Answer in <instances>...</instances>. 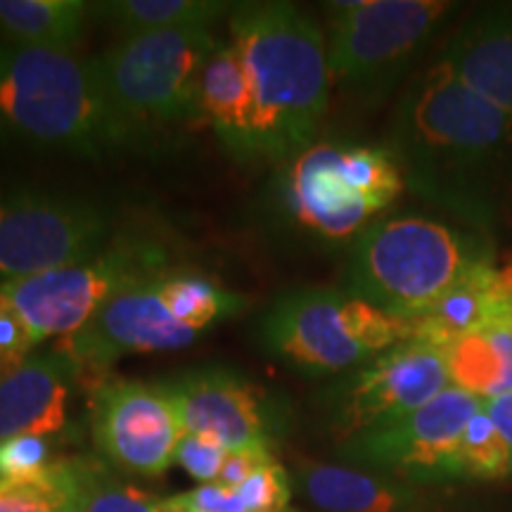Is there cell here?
I'll return each instance as SVG.
<instances>
[{"label": "cell", "instance_id": "obj_20", "mask_svg": "<svg viewBox=\"0 0 512 512\" xmlns=\"http://www.w3.org/2000/svg\"><path fill=\"white\" fill-rule=\"evenodd\" d=\"M200 114L233 157H259L254 95L245 64L233 43H223L204 64L200 81Z\"/></svg>", "mask_w": 512, "mask_h": 512}, {"label": "cell", "instance_id": "obj_11", "mask_svg": "<svg viewBox=\"0 0 512 512\" xmlns=\"http://www.w3.org/2000/svg\"><path fill=\"white\" fill-rule=\"evenodd\" d=\"M448 387L446 349L406 339L330 389V427L347 441L406 418Z\"/></svg>", "mask_w": 512, "mask_h": 512}, {"label": "cell", "instance_id": "obj_14", "mask_svg": "<svg viewBox=\"0 0 512 512\" xmlns=\"http://www.w3.org/2000/svg\"><path fill=\"white\" fill-rule=\"evenodd\" d=\"M166 273V271H164ZM126 287L72 337L57 339L76 368L105 370L133 354H162L195 342L197 332L178 323L162 294V275Z\"/></svg>", "mask_w": 512, "mask_h": 512}, {"label": "cell", "instance_id": "obj_33", "mask_svg": "<svg viewBox=\"0 0 512 512\" xmlns=\"http://www.w3.org/2000/svg\"><path fill=\"white\" fill-rule=\"evenodd\" d=\"M285 512H302V510H294V508H287Z\"/></svg>", "mask_w": 512, "mask_h": 512}, {"label": "cell", "instance_id": "obj_19", "mask_svg": "<svg viewBox=\"0 0 512 512\" xmlns=\"http://www.w3.org/2000/svg\"><path fill=\"white\" fill-rule=\"evenodd\" d=\"M512 320V266H479L441 302L413 320L411 339L448 349L453 342Z\"/></svg>", "mask_w": 512, "mask_h": 512}, {"label": "cell", "instance_id": "obj_2", "mask_svg": "<svg viewBox=\"0 0 512 512\" xmlns=\"http://www.w3.org/2000/svg\"><path fill=\"white\" fill-rule=\"evenodd\" d=\"M228 29L254 95L259 157H299L330 105L325 34L292 3L275 0L233 5Z\"/></svg>", "mask_w": 512, "mask_h": 512}, {"label": "cell", "instance_id": "obj_24", "mask_svg": "<svg viewBox=\"0 0 512 512\" xmlns=\"http://www.w3.org/2000/svg\"><path fill=\"white\" fill-rule=\"evenodd\" d=\"M83 458H57L41 475L0 482V512H83L88 486Z\"/></svg>", "mask_w": 512, "mask_h": 512}, {"label": "cell", "instance_id": "obj_28", "mask_svg": "<svg viewBox=\"0 0 512 512\" xmlns=\"http://www.w3.org/2000/svg\"><path fill=\"white\" fill-rule=\"evenodd\" d=\"M228 448L221 441L202 437V434H185L176 451V465H181L192 479L200 484H214L221 475V467L228 458Z\"/></svg>", "mask_w": 512, "mask_h": 512}, {"label": "cell", "instance_id": "obj_7", "mask_svg": "<svg viewBox=\"0 0 512 512\" xmlns=\"http://www.w3.org/2000/svg\"><path fill=\"white\" fill-rule=\"evenodd\" d=\"M219 46L211 27L152 31L124 36L93 64L114 110L136 133L200 112L204 64Z\"/></svg>", "mask_w": 512, "mask_h": 512}, {"label": "cell", "instance_id": "obj_12", "mask_svg": "<svg viewBox=\"0 0 512 512\" xmlns=\"http://www.w3.org/2000/svg\"><path fill=\"white\" fill-rule=\"evenodd\" d=\"M110 221L88 202L48 195L0 200V285L79 264L105 249Z\"/></svg>", "mask_w": 512, "mask_h": 512}, {"label": "cell", "instance_id": "obj_16", "mask_svg": "<svg viewBox=\"0 0 512 512\" xmlns=\"http://www.w3.org/2000/svg\"><path fill=\"white\" fill-rule=\"evenodd\" d=\"M76 373L72 358L55 347L0 377V441L19 434L53 439L67 430Z\"/></svg>", "mask_w": 512, "mask_h": 512}, {"label": "cell", "instance_id": "obj_5", "mask_svg": "<svg viewBox=\"0 0 512 512\" xmlns=\"http://www.w3.org/2000/svg\"><path fill=\"white\" fill-rule=\"evenodd\" d=\"M261 342L297 373L328 377L366 366L411 339L408 320L335 287H304L275 299L261 320Z\"/></svg>", "mask_w": 512, "mask_h": 512}, {"label": "cell", "instance_id": "obj_15", "mask_svg": "<svg viewBox=\"0 0 512 512\" xmlns=\"http://www.w3.org/2000/svg\"><path fill=\"white\" fill-rule=\"evenodd\" d=\"M174 396L185 434L221 441L228 451H273L275 411L259 387L228 370H195L164 384Z\"/></svg>", "mask_w": 512, "mask_h": 512}, {"label": "cell", "instance_id": "obj_1", "mask_svg": "<svg viewBox=\"0 0 512 512\" xmlns=\"http://www.w3.org/2000/svg\"><path fill=\"white\" fill-rule=\"evenodd\" d=\"M512 147V119L437 60L394 117L392 152L403 178L472 226H489L496 183Z\"/></svg>", "mask_w": 512, "mask_h": 512}, {"label": "cell", "instance_id": "obj_31", "mask_svg": "<svg viewBox=\"0 0 512 512\" xmlns=\"http://www.w3.org/2000/svg\"><path fill=\"white\" fill-rule=\"evenodd\" d=\"M486 413L494 420L498 434H501L505 451H508L510 458V472H512V392H505L501 396H494V399L484 401Z\"/></svg>", "mask_w": 512, "mask_h": 512}, {"label": "cell", "instance_id": "obj_9", "mask_svg": "<svg viewBox=\"0 0 512 512\" xmlns=\"http://www.w3.org/2000/svg\"><path fill=\"white\" fill-rule=\"evenodd\" d=\"M164 266L166 256L152 242H117L79 264L3 283L0 297L15 309L36 347H41L48 339L76 335L110 299L164 273Z\"/></svg>", "mask_w": 512, "mask_h": 512}, {"label": "cell", "instance_id": "obj_30", "mask_svg": "<svg viewBox=\"0 0 512 512\" xmlns=\"http://www.w3.org/2000/svg\"><path fill=\"white\" fill-rule=\"evenodd\" d=\"M273 460L275 453L266 451V448H238V451H230L226 463L221 467V475L214 484L235 489V486L245 484L249 477L256 475L261 467L273 463Z\"/></svg>", "mask_w": 512, "mask_h": 512}, {"label": "cell", "instance_id": "obj_21", "mask_svg": "<svg viewBox=\"0 0 512 512\" xmlns=\"http://www.w3.org/2000/svg\"><path fill=\"white\" fill-rule=\"evenodd\" d=\"M451 387L489 401L512 392V320L467 335L446 349Z\"/></svg>", "mask_w": 512, "mask_h": 512}, {"label": "cell", "instance_id": "obj_8", "mask_svg": "<svg viewBox=\"0 0 512 512\" xmlns=\"http://www.w3.org/2000/svg\"><path fill=\"white\" fill-rule=\"evenodd\" d=\"M456 5L444 0H351L328 5L330 79L356 93L387 88Z\"/></svg>", "mask_w": 512, "mask_h": 512}, {"label": "cell", "instance_id": "obj_23", "mask_svg": "<svg viewBox=\"0 0 512 512\" xmlns=\"http://www.w3.org/2000/svg\"><path fill=\"white\" fill-rule=\"evenodd\" d=\"M233 10V3L221 0H114L95 3L93 12L110 19L124 36L214 27V22Z\"/></svg>", "mask_w": 512, "mask_h": 512}, {"label": "cell", "instance_id": "obj_25", "mask_svg": "<svg viewBox=\"0 0 512 512\" xmlns=\"http://www.w3.org/2000/svg\"><path fill=\"white\" fill-rule=\"evenodd\" d=\"M512 475L510 458L498 434L494 420L482 408L467 422L463 439L458 448V482L477 479V482H494Z\"/></svg>", "mask_w": 512, "mask_h": 512}, {"label": "cell", "instance_id": "obj_26", "mask_svg": "<svg viewBox=\"0 0 512 512\" xmlns=\"http://www.w3.org/2000/svg\"><path fill=\"white\" fill-rule=\"evenodd\" d=\"M157 503L159 498L147 491L110 477L98 463H88L83 512H157Z\"/></svg>", "mask_w": 512, "mask_h": 512}, {"label": "cell", "instance_id": "obj_3", "mask_svg": "<svg viewBox=\"0 0 512 512\" xmlns=\"http://www.w3.org/2000/svg\"><path fill=\"white\" fill-rule=\"evenodd\" d=\"M0 138L100 157L131 143L133 131L93 60L8 41L0 43Z\"/></svg>", "mask_w": 512, "mask_h": 512}, {"label": "cell", "instance_id": "obj_27", "mask_svg": "<svg viewBox=\"0 0 512 512\" xmlns=\"http://www.w3.org/2000/svg\"><path fill=\"white\" fill-rule=\"evenodd\" d=\"M53 439L19 434L0 441V482H22L55 463Z\"/></svg>", "mask_w": 512, "mask_h": 512}, {"label": "cell", "instance_id": "obj_17", "mask_svg": "<svg viewBox=\"0 0 512 512\" xmlns=\"http://www.w3.org/2000/svg\"><path fill=\"white\" fill-rule=\"evenodd\" d=\"M297 482L320 512H444L430 486L403 482L361 465L302 460Z\"/></svg>", "mask_w": 512, "mask_h": 512}, {"label": "cell", "instance_id": "obj_10", "mask_svg": "<svg viewBox=\"0 0 512 512\" xmlns=\"http://www.w3.org/2000/svg\"><path fill=\"white\" fill-rule=\"evenodd\" d=\"M482 403L463 389L448 387L406 418L342 441L339 456L420 486L458 482L460 439Z\"/></svg>", "mask_w": 512, "mask_h": 512}, {"label": "cell", "instance_id": "obj_22", "mask_svg": "<svg viewBox=\"0 0 512 512\" xmlns=\"http://www.w3.org/2000/svg\"><path fill=\"white\" fill-rule=\"evenodd\" d=\"M91 12L86 0H0V31L19 46L72 50Z\"/></svg>", "mask_w": 512, "mask_h": 512}, {"label": "cell", "instance_id": "obj_6", "mask_svg": "<svg viewBox=\"0 0 512 512\" xmlns=\"http://www.w3.org/2000/svg\"><path fill=\"white\" fill-rule=\"evenodd\" d=\"M394 152L377 145H311L292 159L285 200L302 228L325 240L361 235L403 192Z\"/></svg>", "mask_w": 512, "mask_h": 512}, {"label": "cell", "instance_id": "obj_13", "mask_svg": "<svg viewBox=\"0 0 512 512\" xmlns=\"http://www.w3.org/2000/svg\"><path fill=\"white\" fill-rule=\"evenodd\" d=\"M91 434L100 456L112 465L159 477L176 465L185 430L164 384L102 380L91 394Z\"/></svg>", "mask_w": 512, "mask_h": 512}, {"label": "cell", "instance_id": "obj_32", "mask_svg": "<svg viewBox=\"0 0 512 512\" xmlns=\"http://www.w3.org/2000/svg\"><path fill=\"white\" fill-rule=\"evenodd\" d=\"M157 512H183V508L174 501V498H159Z\"/></svg>", "mask_w": 512, "mask_h": 512}, {"label": "cell", "instance_id": "obj_29", "mask_svg": "<svg viewBox=\"0 0 512 512\" xmlns=\"http://www.w3.org/2000/svg\"><path fill=\"white\" fill-rule=\"evenodd\" d=\"M36 342L15 309L0 297V377L15 373L34 356Z\"/></svg>", "mask_w": 512, "mask_h": 512}, {"label": "cell", "instance_id": "obj_18", "mask_svg": "<svg viewBox=\"0 0 512 512\" xmlns=\"http://www.w3.org/2000/svg\"><path fill=\"white\" fill-rule=\"evenodd\" d=\"M439 62L512 119V3L491 5L467 19Z\"/></svg>", "mask_w": 512, "mask_h": 512}, {"label": "cell", "instance_id": "obj_4", "mask_svg": "<svg viewBox=\"0 0 512 512\" xmlns=\"http://www.w3.org/2000/svg\"><path fill=\"white\" fill-rule=\"evenodd\" d=\"M494 256L486 242L451 223L406 214L358 235L349 290L401 320H418Z\"/></svg>", "mask_w": 512, "mask_h": 512}]
</instances>
